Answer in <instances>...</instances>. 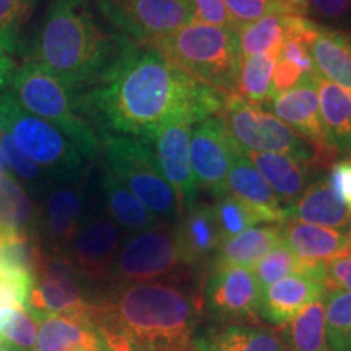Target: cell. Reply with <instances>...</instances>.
<instances>
[{
    "label": "cell",
    "mask_w": 351,
    "mask_h": 351,
    "mask_svg": "<svg viewBox=\"0 0 351 351\" xmlns=\"http://www.w3.org/2000/svg\"><path fill=\"white\" fill-rule=\"evenodd\" d=\"M228 95L194 80L153 47L129 44L103 80L78 95L99 132L153 143L168 122L192 124L221 111Z\"/></svg>",
    "instance_id": "1"
},
{
    "label": "cell",
    "mask_w": 351,
    "mask_h": 351,
    "mask_svg": "<svg viewBox=\"0 0 351 351\" xmlns=\"http://www.w3.org/2000/svg\"><path fill=\"white\" fill-rule=\"evenodd\" d=\"M96 16L91 0H49L32 43L29 59L82 95L117 62L129 46Z\"/></svg>",
    "instance_id": "2"
},
{
    "label": "cell",
    "mask_w": 351,
    "mask_h": 351,
    "mask_svg": "<svg viewBox=\"0 0 351 351\" xmlns=\"http://www.w3.org/2000/svg\"><path fill=\"white\" fill-rule=\"evenodd\" d=\"M202 302L186 282L112 285L91 300L90 319L96 328L121 333L135 343L192 348V333Z\"/></svg>",
    "instance_id": "3"
},
{
    "label": "cell",
    "mask_w": 351,
    "mask_h": 351,
    "mask_svg": "<svg viewBox=\"0 0 351 351\" xmlns=\"http://www.w3.org/2000/svg\"><path fill=\"white\" fill-rule=\"evenodd\" d=\"M8 93L26 112L62 132L86 161L99 160V135L83 114L78 95L59 77L33 60H25L16 70Z\"/></svg>",
    "instance_id": "4"
},
{
    "label": "cell",
    "mask_w": 351,
    "mask_h": 351,
    "mask_svg": "<svg viewBox=\"0 0 351 351\" xmlns=\"http://www.w3.org/2000/svg\"><path fill=\"white\" fill-rule=\"evenodd\" d=\"M153 49L194 80L223 95H234L241 65L236 28L192 20Z\"/></svg>",
    "instance_id": "5"
},
{
    "label": "cell",
    "mask_w": 351,
    "mask_h": 351,
    "mask_svg": "<svg viewBox=\"0 0 351 351\" xmlns=\"http://www.w3.org/2000/svg\"><path fill=\"white\" fill-rule=\"evenodd\" d=\"M104 166L121 181L160 221L174 226L179 205L174 191L161 173L153 145L129 135L99 132Z\"/></svg>",
    "instance_id": "6"
},
{
    "label": "cell",
    "mask_w": 351,
    "mask_h": 351,
    "mask_svg": "<svg viewBox=\"0 0 351 351\" xmlns=\"http://www.w3.org/2000/svg\"><path fill=\"white\" fill-rule=\"evenodd\" d=\"M0 124L20 150L56 184H77L86 179L90 161L75 145L54 125L26 112L8 91L0 95Z\"/></svg>",
    "instance_id": "7"
},
{
    "label": "cell",
    "mask_w": 351,
    "mask_h": 351,
    "mask_svg": "<svg viewBox=\"0 0 351 351\" xmlns=\"http://www.w3.org/2000/svg\"><path fill=\"white\" fill-rule=\"evenodd\" d=\"M217 116L241 152L282 153L302 163L315 165V150L309 142L275 114L241 99L238 95H228Z\"/></svg>",
    "instance_id": "8"
},
{
    "label": "cell",
    "mask_w": 351,
    "mask_h": 351,
    "mask_svg": "<svg viewBox=\"0 0 351 351\" xmlns=\"http://www.w3.org/2000/svg\"><path fill=\"white\" fill-rule=\"evenodd\" d=\"M192 270L184 263L174 226L161 223L150 230L134 232L119 247L109 282L112 285L161 282H186Z\"/></svg>",
    "instance_id": "9"
},
{
    "label": "cell",
    "mask_w": 351,
    "mask_h": 351,
    "mask_svg": "<svg viewBox=\"0 0 351 351\" xmlns=\"http://www.w3.org/2000/svg\"><path fill=\"white\" fill-rule=\"evenodd\" d=\"M96 7L114 32L143 47L194 20L192 0H96Z\"/></svg>",
    "instance_id": "10"
},
{
    "label": "cell",
    "mask_w": 351,
    "mask_h": 351,
    "mask_svg": "<svg viewBox=\"0 0 351 351\" xmlns=\"http://www.w3.org/2000/svg\"><path fill=\"white\" fill-rule=\"evenodd\" d=\"M91 300H88L82 276L60 254H44L36 280L29 291L28 311L34 317L44 315H86L90 317Z\"/></svg>",
    "instance_id": "11"
},
{
    "label": "cell",
    "mask_w": 351,
    "mask_h": 351,
    "mask_svg": "<svg viewBox=\"0 0 351 351\" xmlns=\"http://www.w3.org/2000/svg\"><path fill=\"white\" fill-rule=\"evenodd\" d=\"M205 304L208 313L230 326L257 322L261 287L251 269L244 267H210L205 285Z\"/></svg>",
    "instance_id": "12"
},
{
    "label": "cell",
    "mask_w": 351,
    "mask_h": 351,
    "mask_svg": "<svg viewBox=\"0 0 351 351\" xmlns=\"http://www.w3.org/2000/svg\"><path fill=\"white\" fill-rule=\"evenodd\" d=\"M270 104L278 119H282L306 142L311 143V147L315 150V165H332L337 153L333 152L328 142L322 117H320L317 73L314 75L306 73L302 80L291 90L274 96Z\"/></svg>",
    "instance_id": "13"
},
{
    "label": "cell",
    "mask_w": 351,
    "mask_h": 351,
    "mask_svg": "<svg viewBox=\"0 0 351 351\" xmlns=\"http://www.w3.org/2000/svg\"><path fill=\"white\" fill-rule=\"evenodd\" d=\"M121 239V228L109 217L101 215L83 223L73 239L59 254L67 258L82 278L103 282L109 278Z\"/></svg>",
    "instance_id": "14"
},
{
    "label": "cell",
    "mask_w": 351,
    "mask_h": 351,
    "mask_svg": "<svg viewBox=\"0 0 351 351\" xmlns=\"http://www.w3.org/2000/svg\"><path fill=\"white\" fill-rule=\"evenodd\" d=\"M238 152L218 116L202 121L191 132L189 155L197 184L217 197L226 194V178Z\"/></svg>",
    "instance_id": "15"
},
{
    "label": "cell",
    "mask_w": 351,
    "mask_h": 351,
    "mask_svg": "<svg viewBox=\"0 0 351 351\" xmlns=\"http://www.w3.org/2000/svg\"><path fill=\"white\" fill-rule=\"evenodd\" d=\"M192 125L194 124L186 119L168 122L161 127L152 143L155 147L161 173L178 199L179 212L195 204L199 191L189 155Z\"/></svg>",
    "instance_id": "16"
},
{
    "label": "cell",
    "mask_w": 351,
    "mask_h": 351,
    "mask_svg": "<svg viewBox=\"0 0 351 351\" xmlns=\"http://www.w3.org/2000/svg\"><path fill=\"white\" fill-rule=\"evenodd\" d=\"M326 293V267L306 274L285 276L261 291L258 317L270 326L282 328L304 307L324 300Z\"/></svg>",
    "instance_id": "17"
},
{
    "label": "cell",
    "mask_w": 351,
    "mask_h": 351,
    "mask_svg": "<svg viewBox=\"0 0 351 351\" xmlns=\"http://www.w3.org/2000/svg\"><path fill=\"white\" fill-rule=\"evenodd\" d=\"M85 181L57 184L43 195L41 208L38 207V225H41L44 236L49 241L52 254L62 252L83 225Z\"/></svg>",
    "instance_id": "18"
},
{
    "label": "cell",
    "mask_w": 351,
    "mask_h": 351,
    "mask_svg": "<svg viewBox=\"0 0 351 351\" xmlns=\"http://www.w3.org/2000/svg\"><path fill=\"white\" fill-rule=\"evenodd\" d=\"M174 232L182 261L192 271L210 265L221 244L213 207L200 202L182 210L174 225Z\"/></svg>",
    "instance_id": "19"
},
{
    "label": "cell",
    "mask_w": 351,
    "mask_h": 351,
    "mask_svg": "<svg viewBox=\"0 0 351 351\" xmlns=\"http://www.w3.org/2000/svg\"><path fill=\"white\" fill-rule=\"evenodd\" d=\"M285 244L301 261L327 263L351 249V230L324 228L296 219L280 223Z\"/></svg>",
    "instance_id": "20"
},
{
    "label": "cell",
    "mask_w": 351,
    "mask_h": 351,
    "mask_svg": "<svg viewBox=\"0 0 351 351\" xmlns=\"http://www.w3.org/2000/svg\"><path fill=\"white\" fill-rule=\"evenodd\" d=\"M285 218L307 225L351 230L350 207L333 192L327 179L311 182L306 191L285 208Z\"/></svg>",
    "instance_id": "21"
},
{
    "label": "cell",
    "mask_w": 351,
    "mask_h": 351,
    "mask_svg": "<svg viewBox=\"0 0 351 351\" xmlns=\"http://www.w3.org/2000/svg\"><path fill=\"white\" fill-rule=\"evenodd\" d=\"M34 351H103L99 330L86 315H44Z\"/></svg>",
    "instance_id": "22"
},
{
    "label": "cell",
    "mask_w": 351,
    "mask_h": 351,
    "mask_svg": "<svg viewBox=\"0 0 351 351\" xmlns=\"http://www.w3.org/2000/svg\"><path fill=\"white\" fill-rule=\"evenodd\" d=\"M247 160L256 166L274 194L278 197L283 208L300 197L309 186L313 178V163H302L282 153L243 152Z\"/></svg>",
    "instance_id": "23"
},
{
    "label": "cell",
    "mask_w": 351,
    "mask_h": 351,
    "mask_svg": "<svg viewBox=\"0 0 351 351\" xmlns=\"http://www.w3.org/2000/svg\"><path fill=\"white\" fill-rule=\"evenodd\" d=\"M226 194L238 197L251 207L265 215L269 223H283L285 208L278 197L262 178L247 156L239 150L232 156V163L226 178Z\"/></svg>",
    "instance_id": "24"
},
{
    "label": "cell",
    "mask_w": 351,
    "mask_h": 351,
    "mask_svg": "<svg viewBox=\"0 0 351 351\" xmlns=\"http://www.w3.org/2000/svg\"><path fill=\"white\" fill-rule=\"evenodd\" d=\"M320 117L337 155L351 156V88L317 75Z\"/></svg>",
    "instance_id": "25"
},
{
    "label": "cell",
    "mask_w": 351,
    "mask_h": 351,
    "mask_svg": "<svg viewBox=\"0 0 351 351\" xmlns=\"http://www.w3.org/2000/svg\"><path fill=\"white\" fill-rule=\"evenodd\" d=\"M283 243L282 226L249 228L241 234L221 241L210 267H244L252 269L263 256Z\"/></svg>",
    "instance_id": "26"
},
{
    "label": "cell",
    "mask_w": 351,
    "mask_h": 351,
    "mask_svg": "<svg viewBox=\"0 0 351 351\" xmlns=\"http://www.w3.org/2000/svg\"><path fill=\"white\" fill-rule=\"evenodd\" d=\"M101 192L104 195L108 217L122 230L140 232L163 223L145 207L124 184L117 181L106 166H103V173H101Z\"/></svg>",
    "instance_id": "27"
},
{
    "label": "cell",
    "mask_w": 351,
    "mask_h": 351,
    "mask_svg": "<svg viewBox=\"0 0 351 351\" xmlns=\"http://www.w3.org/2000/svg\"><path fill=\"white\" fill-rule=\"evenodd\" d=\"M309 52L319 77L351 88V47L341 32L320 26Z\"/></svg>",
    "instance_id": "28"
},
{
    "label": "cell",
    "mask_w": 351,
    "mask_h": 351,
    "mask_svg": "<svg viewBox=\"0 0 351 351\" xmlns=\"http://www.w3.org/2000/svg\"><path fill=\"white\" fill-rule=\"evenodd\" d=\"M38 207L10 173L0 174V236L33 234Z\"/></svg>",
    "instance_id": "29"
},
{
    "label": "cell",
    "mask_w": 351,
    "mask_h": 351,
    "mask_svg": "<svg viewBox=\"0 0 351 351\" xmlns=\"http://www.w3.org/2000/svg\"><path fill=\"white\" fill-rule=\"evenodd\" d=\"M44 254L34 234L0 236V276L33 288Z\"/></svg>",
    "instance_id": "30"
},
{
    "label": "cell",
    "mask_w": 351,
    "mask_h": 351,
    "mask_svg": "<svg viewBox=\"0 0 351 351\" xmlns=\"http://www.w3.org/2000/svg\"><path fill=\"white\" fill-rule=\"evenodd\" d=\"M282 339L287 351H330L326 332L324 300L301 311L282 327Z\"/></svg>",
    "instance_id": "31"
},
{
    "label": "cell",
    "mask_w": 351,
    "mask_h": 351,
    "mask_svg": "<svg viewBox=\"0 0 351 351\" xmlns=\"http://www.w3.org/2000/svg\"><path fill=\"white\" fill-rule=\"evenodd\" d=\"M204 351H287L275 332L257 326H226L210 333Z\"/></svg>",
    "instance_id": "32"
},
{
    "label": "cell",
    "mask_w": 351,
    "mask_h": 351,
    "mask_svg": "<svg viewBox=\"0 0 351 351\" xmlns=\"http://www.w3.org/2000/svg\"><path fill=\"white\" fill-rule=\"evenodd\" d=\"M280 52H265L241 59L236 91L241 99L261 106L271 101V77Z\"/></svg>",
    "instance_id": "33"
},
{
    "label": "cell",
    "mask_w": 351,
    "mask_h": 351,
    "mask_svg": "<svg viewBox=\"0 0 351 351\" xmlns=\"http://www.w3.org/2000/svg\"><path fill=\"white\" fill-rule=\"evenodd\" d=\"M0 155L5 161L8 171L13 178L26 189L29 195L39 197L49 192L57 184L46 171L34 165L23 152L20 150L19 145L8 134V130L0 124Z\"/></svg>",
    "instance_id": "34"
},
{
    "label": "cell",
    "mask_w": 351,
    "mask_h": 351,
    "mask_svg": "<svg viewBox=\"0 0 351 351\" xmlns=\"http://www.w3.org/2000/svg\"><path fill=\"white\" fill-rule=\"evenodd\" d=\"M241 59L265 52H280L285 41L283 13L274 12L236 28Z\"/></svg>",
    "instance_id": "35"
},
{
    "label": "cell",
    "mask_w": 351,
    "mask_h": 351,
    "mask_svg": "<svg viewBox=\"0 0 351 351\" xmlns=\"http://www.w3.org/2000/svg\"><path fill=\"white\" fill-rule=\"evenodd\" d=\"M324 267H326V263L301 261L283 241L282 244L271 249L267 256H263L251 270L262 291V289H265L270 285L278 282V280L285 278V276L306 274V271H314L324 269Z\"/></svg>",
    "instance_id": "36"
},
{
    "label": "cell",
    "mask_w": 351,
    "mask_h": 351,
    "mask_svg": "<svg viewBox=\"0 0 351 351\" xmlns=\"http://www.w3.org/2000/svg\"><path fill=\"white\" fill-rule=\"evenodd\" d=\"M212 207L221 241L234 238L258 223H269V219L262 212L231 194L218 197L217 204Z\"/></svg>",
    "instance_id": "37"
},
{
    "label": "cell",
    "mask_w": 351,
    "mask_h": 351,
    "mask_svg": "<svg viewBox=\"0 0 351 351\" xmlns=\"http://www.w3.org/2000/svg\"><path fill=\"white\" fill-rule=\"evenodd\" d=\"M324 313L330 351H351V291H327Z\"/></svg>",
    "instance_id": "38"
},
{
    "label": "cell",
    "mask_w": 351,
    "mask_h": 351,
    "mask_svg": "<svg viewBox=\"0 0 351 351\" xmlns=\"http://www.w3.org/2000/svg\"><path fill=\"white\" fill-rule=\"evenodd\" d=\"M38 320L26 307H0V339L32 350L38 339Z\"/></svg>",
    "instance_id": "39"
},
{
    "label": "cell",
    "mask_w": 351,
    "mask_h": 351,
    "mask_svg": "<svg viewBox=\"0 0 351 351\" xmlns=\"http://www.w3.org/2000/svg\"><path fill=\"white\" fill-rule=\"evenodd\" d=\"M306 15L330 29H351V0H307Z\"/></svg>",
    "instance_id": "40"
},
{
    "label": "cell",
    "mask_w": 351,
    "mask_h": 351,
    "mask_svg": "<svg viewBox=\"0 0 351 351\" xmlns=\"http://www.w3.org/2000/svg\"><path fill=\"white\" fill-rule=\"evenodd\" d=\"M39 0H0V34L15 33L32 19Z\"/></svg>",
    "instance_id": "41"
},
{
    "label": "cell",
    "mask_w": 351,
    "mask_h": 351,
    "mask_svg": "<svg viewBox=\"0 0 351 351\" xmlns=\"http://www.w3.org/2000/svg\"><path fill=\"white\" fill-rule=\"evenodd\" d=\"M225 5L234 28L278 12L275 0H225Z\"/></svg>",
    "instance_id": "42"
},
{
    "label": "cell",
    "mask_w": 351,
    "mask_h": 351,
    "mask_svg": "<svg viewBox=\"0 0 351 351\" xmlns=\"http://www.w3.org/2000/svg\"><path fill=\"white\" fill-rule=\"evenodd\" d=\"M20 34H0V95L7 93L12 86L13 77L20 65L16 64V52L20 49Z\"/></svg>",
    "instance_id": "43"
},
{
    "label": "cell",
    "mask_w": 351,
    "mask_h": 351,
    "mask_svg": "<svg viewBox=\"0 0 351 351\" xmlns=\"http://www.w3.org/2000/svg\"><path fill=\"white\" fill-rule=\"evenodd\" d=\"M194 3V20L200 23L234 28L228 15L225 0H192Z\"/></svg>",
    "instance_id": "44"
},
{
    "label": "cell",
    "mask_w": 351,
    "mask_h": 351,
    "mask_svg": "<svg viewBox=\"0 0 351 351\" xmlns=\"http://www.w3.org/2000/svg\"><path fill=\"white\" fill-rule=\"evenodd\" d=\"M326 282L327 291H351V249L326 263Z\"/></svg>",
    "instance_id": "45"
},
{
    "label": "cell",
    "mask_w": 351,
    "mask_h": 351,
    "mask_svg": "<svg viewBox=\"0 0 351 351\" xmlns=\"http://www.w3.org/2000/svg\"><path fill=\"white\" fill-rule=\"evenodd\" d=\"M306 73L301 69H298L295 64L288 62V60L280 59L276 60L274 69V77H271V98L285 91L291 90L298 83L302 80Z\"/></svg>",
    "instance_id": "46"
},
{
    "label": "cell",
    "mask_w": 351,
    "mask_h": 351,
    "mask_svg": "<svg viewBox=\"0 0 351 351\" xmlns=\"http://www.w3.org/2000/svg\"><path fill=\"white\" fill-rule=\"evenodd\" d=\"M103 339V351H194L192 348H169V346H148L135 343L121 333L98 328Z\"/></svg>",
    "instance_id": "47"
},
{
    "label": "cell",
    "mask_w": 351,
    "mask_h": 351,
    "mask_svg": "<svg viewBox=\"0 0 351 351\" xmlns=\"http://www.w3.org/2000/svg\"><path fill=\"white\" fill-rule=\"evenodd\" d=\"M333 192L351 207V156L335 161L330 166V173L327 178Z\"/></svg>",
    "instance_id": "48"
},
{
    "label": "cell",
    "mask_w": 351,
    "mask_h": 351,
    "mask_svg": "<svg viewBox=\"0 0 351 351\" xmlns=\"http://www.w3.org/2000/svg\"><path fill=\"white\" fill-rule=\"evenodd\" d=\"M280 59L295 64L296 67L301 69L304 73H311V75L317 73L315 72L309 49L295 38H285L282 49H280Z\"/></svg>",
    "instance_id": "49"
},
{
    "label": "cell",
    "mask_w": 351,
    "mask_h": 351,
    "mask_svg": "<svg viewBox=\"0 0 351 351\" xmlns=\"http://www.w3.org/2000/svg\"><path fill=\"white\" fill-rule=\"evenodd\" d=\"M32 287L0 276V307H26Z\"/></svg>",
    "instance_id": "50"
},
{
    "label": "cell",
    "mask_w": 351,
    "mask_h": 351,
    "mask_svg": "<svg viewBox=\"0 0 351 351\" xmlns=\"http://www.w3.org/2000/svg\"><path fill=\"white\" fill-rule=\"evenodd\" d=\"M278 13L283 15H302L306 16L307 0H275Z\"/></svg>",
    "instance_id": "51"
},
{
    "label": "cell",
    "mask_w": 351,
    "mask_h": 351,
    "mask_svg": "<svg viewBox=\"0 0 351 351\" xmlns=\"http://www.w3.org/2000/svg\"><path fill=\"white\" fill-rule=\"evenodd\" d=\"M0 351H25V350H21V348H19V346L8 343V341H2V343H0Z\"/></svg>",
    "instance_id": "52"
},
{
    "label": "cell",
    "mask_w": 351,
    "mask_h": 351,
    "mask_svg": "<svg viewBox=\"0 0 351 351\" xmlns=\"http://www.w3.org/2000/svg\"><path fill=\"white\" fill-rule=\"evenodd\" d=\"M7 173H10V171H8L5 161H3L2 155H0V174H7Z\"/></svg>",
    "instance_id": "53"
},
{
    "label": "cell",
    "mask_w": 351,
    "mask_h": 351,
    "mask_svg": "<svg viewBox=\"0 0 351 351\" xmlns=\"http://www.w3.org/2000/svg\"><path fill=\"white\" fill-rule=\"evenodd\" d=\"M2 341H5V340H2V339H0V343H2Z\"/></svg>",
    "instance_id": "54"
},
{
    "label": "cell",
    "mask_w": 351,
    "mask_h": 351,
    "mask_svg": "<svg viewBox=\"0 0 351 351\" xmlns=\"http://www.w3.org/2000/svg\"><path fill=\"white\" fill-rule=\"evenodd\" d=\"M350 212H351V207H350Z\"/></svg>",
    "instance_id": "55"
}]
</instances>
